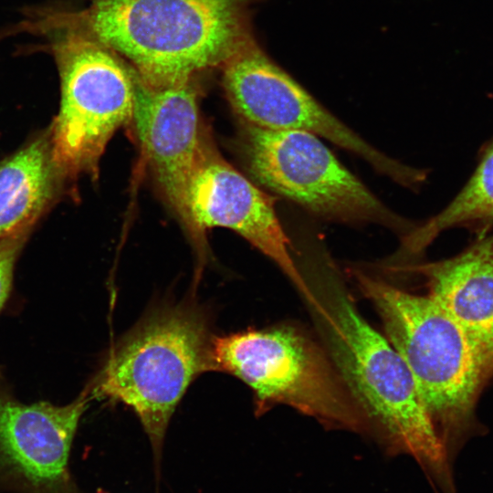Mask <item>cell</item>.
Returning <instances> with one entry per match:
<instances>
[{"label": "cell", "mask_w": 493, "mask_h": 493, "mask_svg": "<svg viewBox=\"0 0 493 493\" xmlns=\"http://www.w3.org/2000/svg\"><path fill=\"white\" fill-rule=\"evenodd\" d=\"M311 279L313 300L308 305L367 433L387 454L411 456L446 487L450 457L405 362L362 316L330 265L315 268Z\"/></svg>", "instance_id": "1"}, {"label": "cell", "mask_w": 493, "mask_h": 493, "mask_svg": "<svg viewBox=\"0 0 493 493\" xmlns=\"http://www.w3.org/2000/svg\"><path fill=\"white\" fill-rule=\"evenodd\" d=\"M257 0H91L49 19L106 46L148 85L190 81L221 67L254 39Z\"/></svg>", "instance_id": "2"}, {"label": "cell", "mask_w": 493, "mask_h": 493, "mask_svg": "<svg viewBox=\"0 0 493 493\" xmlns=\"http://www.w3.org/2000/svg\"><path fill=\"white\" fill-rule=\"evenodd\" d=\"M354 278L409 369L450 457L474 425L477 398L493 375V350L430 295L408 293L360 271Z\"/></svg>", "instance_id": "3"}, {"label": "cell", "mask_w": 493, "mask_h": 493, "mask_svg": "<svg viewBox=\"0 0 493 493\" xmlns=\"http://www.w3.org/2000/svg\"><path fill=\"white\" fill-rule=\"evenodd\" d=\"M213 336L202 309L159 306L118 341L89 384L93 398L121 403L139 418L152 447L157 493L170 420L191 383L211 371Z\"/></svg>", "instance_id": "4"}, {"label": "cell", "mask_w": 493, "mask_h": 493, "mask_svg": "<svg viewBox=\"0 0 493 493\" xmlns=\"http://www.w3.org/2000/svg\"><path fill=\"white\" fill-rule=\"evenodd\" d=\"M211 371L254 393L257 410L288 405L330 428L367 432L365 419L330 360L298 329L282 325L213 336Z\"/></svg>", "instance_id": "5"}, {"label": "cell", "mask_w": 493, "mask_h": 493, "mask_svg": "<svg viewBox=\"0 0 493 493\" xmlns=\"http://www.w3.org/2000/svg\"><path fill=\"white\" fill-rule=\"evenodd\" d=\"M50 34V50L61 83V102L50 137L58 175H96L115 131L131 120V67L114 51L71 27L40 23Z\"/></svg>", "instance_id": "6"}, {"label": "cell", "mask_w": 493, "mask_h": 493, "mask_svg": "<svg viewBox=\"0 0 493 493\" xmlns=\"http://www.w3.org/2000/svg\"><path fill=\"white\" fill-rule=\"evenodd\" d=\"M249 173L272 192L328 221L376 224L404 236L416 226L387 207L335 157L318 135L246 125Z\"/></svg>", "instance_id": "7"}, {"label": "cell", "mask_w": 493, "mask_h": 493, "mask_svg": "<svg viewBox=\"0 0 493 493\" xmlns=\"http://www.w3.org/2000/svg\"><path fill=\"white\" fill-rule=\"evenodd\" d=\"M222 83L234 110L246 125L305 131L366 161L394 183L415 189L423 170L377 150L339 120L252 39L223 66Z\"/></svg>", "instance_id": "8"}, {"label": "cell", "mask_w": 493, "mask_h": 493, "mask_svg": "<svg viewBox=\"0 0 493 493\" xmlns=\"http://www.w3.org/2000/svg\"><path fill=\"white\" fill-rule=\"evenodd\" d=\"M93 399L89 386L73 402H20L0 372V486L16 493H85L68 467L79 420Z\"/></svg>", "instance_id": "9"}, {"label": "cell", "mask_w": 493, "mask_h": 493, "mask_svg": "<svg viewBox=\"0 0 493 493\" xmlns=\"http://www.w3.org/2000/svg\"><path fill=\"white\" fill-rule=\"evenodd\" d=\"M131 69V121L145 162L168 203L190 231L199 258L205 259V240L196 230L188 207L189 185L205 141L196 89L191 80L153 87Z\"/></svg>", "instance_id": "10"}, {"label": "cell", "mask_w": 493, "mask_h": 493, "mask_svg": "<svg viewBox=\"0 0 493 493\" xmlns=\"http://www.w3.org/2000/svg\"><path fill=\"white\" fill-rule=\"evenodd\" d=\"M188 207L203 238L207 228L234 230L270 258L307 303L312 300L309 285L291 256V243L277 215L275 199L231 166L206 141L189 185Z\"/></svg>", "instance_id": "11"}, {"label": "cell", "mask_w": 493, "mask_h": 493, "mask_svg": "<svg viewBox=\"0 0 493 493\" xmlns=\"http://www.w3.org/2000/svg\"><path fill=\"white\" fill-rule=\"evenodd\" d=\"M411 270L425 278L428 295L493 350V230L454 257Z\"/></svg>", "instance_id": "12"}, {"label": "cell", "mask_w": 493, "mask_h": 493, "mask_svg": "<svg viewBox=\"0 0 493 493\" xmlns=\"http://www.w3.org/2000/svg\"><path fill=\"white\" fill-rule=\"evenodd\" d=\"M50 140H35L0 165V239L26 234L52 199Z\"/></svg>", "instance_id": "13"}, {"label": "cell", "mask_w": 493, "mask_h": 493, "mask_svg": "<svg viewBox=\"0 0 493 493\" xmlns=\"http://www.w3.org/2000/svg\"><path fill=\"white\" fill-rule=\"evenodd\" d=\"M455 227L465 228L476 237L493 230V138L481 148L473 173L453 200L403 236L398 257L417 256L443 231Z\"/></svg>", "instance_id": "14"}, {"label": "cell", "mask_w": 493, "mask_h": 493, "mask_svg": "<svg viewBox=\"0 0 493 493\" xmlns=\"http://www.w3.org/2000/svg\"><path fill=\"white\" fill-rule=\"evenodd\" d=\"M25 241V234L0 239V310L12 287L14 267Z\"/></svg>", "instance_id": "15"}]
</instances>
